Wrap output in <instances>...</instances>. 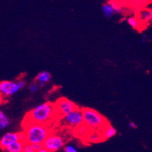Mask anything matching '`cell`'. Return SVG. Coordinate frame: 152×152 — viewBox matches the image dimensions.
<instances>
[{"label": "cell", "mask_w": 152, "mask_h": 152, "mask_svg": "<svg viewBox=\"0 0 152 152\" xmlns=\"http://www.w3.org/2000/svg\"><path fill=\"white\" fill-rule=\"evenodd\" d=\"M23 126L24 133L26 134V142L33 144H43L51 132L49 125L33 122L26 119H24Z\"/></svg>", "instance_id": "cell-1"}, {"label": "cell", "mask_w": 152, "mask_h": 152, "mask_svg": "<svg viewBox=\"0 0 152 152\" xmlns=\"http://www.w3.org/2000/svg\"><path fill=\"white\" fill-rule=\"evenodd\" d=\"M56 114L55 105L50 102H45L33 109L26 114L24 119L33 122L50 125Z\"/></svg>", "instance_id": "cell-2"}, {"label": "cell", "mask_w": 152, "mask_h": 152, "mask_svg": "<svg viewBox=\"0 0 152 152\" xmlns=\"http://www.w3.org/2000/svg\"><path fill=\"white\" fill-rule=\"evenodd\" d=\"M84 124L92 130H101L106 124L108 120L100 114L98 111L89 108L82 109Z\"/></svg>", "instance_id": "cell-3"}, {"label": "cell", "mask_w": 152, "mask_h": 152, "mask_svg": "<svg viewBox=\"0 0 152 152\" xmlns=\"http://www.w3.org/2000/svg\"><path fill=\"white\" fill-rule=\"evenodd\" d=\"M62 119H63V121H64L65 125H67L71 128H73L74 130L80 125L84 124L82 110H80L78 108L75 109L68 114L62 117Z\"/></svg>", "instance_id": "cell-4"}, {"label": "cell", "mask_w": 152, "mask_h": 152, "mask_svg": "<svg viewBox=\"0 0 152 152\" xmlns=\"http://www.w3.org/2000/svg\"><path fill=\"white\" fill-rule=\"evenodd\" d=\"M43 145L48 152H56L64 147V141L61 136L50 132L43 143Z\"/></svg>", "instance_id": "cell-5"}, {"label": "cell", "mask_w": 152, "mask_h": 152, "mask_svg": "<svg viewBox=\"0 0 152 152\" xmlns=\"http://www.w3.org/2000/svg\"><path fill=\"white\" fill-rule=\"evenodd\" d=\"M54 105H55V108H56L57 114L60 115L61 117L78 108L75 102H73L68 99L64 98V97L59 99L56 102V103H54Z\"/></svg>", "instance_id": "cell-6"}, {"label": "cell", "mask_w": 152, "mask_h": 152, "mask_svg": "<svg viewBox=\"0 0 152 152\" xmlns=\"http://www.w3.org/2000/svg\"><path fill=\"white\" fill-rule=\"evenodd\" d=\"M20 89L17 82L2 81L0 82V97L2 99L10 97Z\"/></svg>", "instance_id": "cell-7"}, {"label": "cell", "mask_w": 152, "mask_h": 152, "mask_svg": "<svg viewBox=\"0 0 152 152\" xmlns=\"http://www.w3.org/2000/svg\"><path fill=\"white\" fill-rule=\"evenodd\" d=\"M20 140V136H19L18 133H6L4 134L0 140V148L2 150L4 151L8 146H10V144H12V143L16 142Z\"/></svg>", "instance_id": "cell-8"}, {"label": "cell", "mask_w": 152, "mask_h": 152, "mask_svg": "<svg viewBox=\"0 0 152 152\" xmlns=\"http://www.w3.org/2000/svg\"><path fill=\"white\" fill-rule=\"evenodd\" d=\"M137 17L140 21L141 26L152 22V10L150 9H140L137 12Z\"/></svg>", "instance_id": "cell-9"}, {"label": "cell", "mask_w": 152, "mask_h": 152, "mask_svg": "<svg viewBox=\"0 0 152 152\" xmlns=\"http://www.w3.org/2000/svg\"><path fill=\"white\" fill-rule=\"evenodd\" d=\"M86 138V140H88V142L89 143H98L103 140L102 132L100 130H90Z\"/></svg>", "instance_id": "cell-10"}, {"label": "cell", "mask_w": 152, "mask_h": 152, "mask_svg": "<svg viewBox=\"0 0 152 152\" xmlns=\"http://www.w3.org/2000/svg\"><path fill=\"white\" fill-rule=\"evenodd\" d=\"M101 132H102L103 140H107V139H110V138L116 135V130L114 128L113 126H111L110 124H107L103 127V129L101 130Z\"/></svg>", "instance_id": "cell-11"}, {"label": "cell", "mask_w": 152, "mask_h": 152, "mask_svg": "<svg viewBox=\"0 0 152 152\" xmlns=\"http://www.w3.org/2000/svg\"><path fill=\"white\" fill-rule=\"evenodd\" d=\"M24 141L22 140H18L16 142L12 143V144H10V146L5 149V151L7 152H23L24 144H25Z\"/></svg>", "instance_id": "cell-12"}, {"label": "cell", "mask_w": 152, "mask_h": 152, "mask_svg": "<svg viewBox=\"0 0 152 152\" xmlns=\"http://www.w3.org/2000/svg\"><path fill=\"white\" fill-rule=\"evenodd\" d=\"M50 79H51V75L46 71L39 73L36 78V80L38 83H44V84L50 82Z\"/></svg>", "instance_id": "cell-13"}, {"label": "cell", "mask_w": 152, "mask_h": 152, "mask_svg": "<svg viewBox=\"0 0 152 152\" xmlns=\"http://www.w3.org/2000/svg\"><path fill=\"white\" fill-rule=\"evenodd\" d=\"M75 131L78 136L86 137V136L88 135V132L90 131V129L88 128L86 124H83L82 125H80L79 126H78L77 128L75 129Z\"/></svg>", "instance_id": "cell-14"}, {"label": "cell", "mask_w": 152, "mask_h": 152, "mask_svg": "<svg viewBox=\"0 0 152 152\" xmlns=\"http://www.w3.org/2000/svg\"><path fill=\"white\" fill-rule=\"evenodd\" d=\"M102 12L106 18H110L113 15L114 10L113 8L112 5L110 4V2H107L106 4H103L102 6Z\"/></svg>", "instance_id": "cell-15"}, {"label": "cell", "mask_w": 152, "mask_h": 152, "mask_svg": "<svg viewBox=\"0 0 152 152\" xmlns=\"http://www.w3.org/2000/svg\"><path fill=\"white\" fill-rule=\"evenodd\" d=\"M127 23L132 28L137 29V30H139L140 26H141V24H140V21H139L137 16H130V17H129L127 19Z\"/></svg>", "instance_id": "cell-16"}, {"label": "cell", "mask_w": 152, "mask_h": 152, "mask_svg": "<svg viewBox=\"0 0 152 152\" xmlns=\"http://www.w3.org/2000/svg\"><path fill=\"white\" fill-rule=\"evenodd\" d=\"M109 2L112 5L115 13H116V14H120L122 12L123 9L121 7V6H120V3L118 2V0H110Z\"/></svg>", "instance_id": "cell-17"}, {"label": "cell", "mask_w": 152, "mask_h": 152, "mask_svg": "<svg viewBox=\"0 0 152 152\" xmlns=\"http://www.w3.org/2000/svg\"><path fill=\"white\" fill-rule=\"evenodd\" d=\"M10 124V120L6 116H5L2 118H0V130H4L6 127H8Z\"/></svg>", "instance_id": "cell-18"}, {"label": "cell", "mask_w": 152, "mask_h": 152, "mask_svg": "<svg viewBox=\"0 0 152 152\" xmlns=\"http://www.w3.org/2000/svg\"><path fill=\"white\" fill-rule=\"evenodd\" d=\"M23 152H35L34 144L27 142L25 143V144H24Z\"/></svg>", "instance_id": "cell-19"}, {"label": "cell", "mask_w": 152, "mask_h": 152, "mask_svg": "<svg viewBox=\"0 0 152 152\" xmlns=\"http://www.w3.org/2000/svg\"><path fill=\"white\" fill-rule=\"evenodd\" d=\"M64 152H77V148L72 145H66L64 148Z\"/></svg>", "instance_id": "cell-20"}, {"label": "cell", "mask_w": 152, "mask_h": 152, "mask_svg": "<svg viewBox=\"0 0 152 152\" xmlns=\"http://www.w3.org/2000/svg\"><path fill=\"white\" fill-rule=\"evenodd\" d=\"M38 88H39L38 85L37 83H35V82H33V83L30 84V87H29V90L30 91V92L34 93V92H36L38 90Z\"/></svg>", "instance_id": "cell-21"}, {"label": "cell", "mask_w": 152, "mask_h": 152, "mask_svg": "<svg viewBox=\"0 0 152 152\" xmlns=\"http://www.w3.org/2000/svg\"><path fill=\"white\" fill-rule=\"evenodd\" d=\"M17 83H18L20 88H23L24 87H25V86H26V82H24L23 80H19L18 82H17Z\"/></svg>", "instance_id": "cell-22"}, {"label": "cell", "mask_w": 152, "mask_h": 152, "mask_svg": "<svg viewBox=\"0 0 152 152\" xmlns=\"http://www.w3.org/2000/svg\"><path fill=\"white\" fill-rule=\"evenodd\" d=\"M129 127L131 129H135L137 128V125L134 122H130L129 123Z\"/></svg>", "instance_id": "cell-23"}, {"label": "cell", "mask_w": 152, "mask_h": 152, "mask_svg": "<svg viewBox=\"0 0 152 152\" xmlns=\"http://www.w3.org/2000/svg\"><path fill=\"white\" fill-rule=\"evenodd\" d=\"M4 116H5L4 113L2 112V110H0V118H2V117H4Z\"/></svg>", "instance_id": "cell-24"}, {"label": "cell", "mask_w": 152, "mask_h": 152, "mask_svg": "<svg viewBox=\"0 0 152 152\" xmlns=\"http://www.w3.org/2000/svg\"><path fill=\"white\" fill-rule=\"evenodd\" d=\"M39 86H40V87L42 88V87H44V86H45V84H44V83H39Z\"/></svg>", "instance_id": "cell-25"}, {"label": "cell", "mask_w": 152, "mask_h": 152, "mask_svg": "<svg viewBox=\"0 0 152 152\" xmlns=\"http://www.w3.org/2000/svg\"><path fill=\"white\" fill-rule=\"evenodd\" d=\"M148 2H152V0H148Z\"/></svg>", "instance_id": "cell-26"}, {"label": "cell", "mask_w": 152, "mask_h": 152, "mask_svg": "<svg viewBox=\"0 0 152 152\" xmlns=\"http://www.w3.org/2000/svg\"><path fill=\"white\" fill-rule=\"evenodd\" d=\"M143 1H144V2H148V0H143Z\"/></svg>", "instance_id": "cell-27"}, {"label": "cell", "mask_w": 152, "mask_h": 152, "mask_svg": "<svg viewBox=\"0 0 152 152\" xmlns=\"http://www.w3.org/2000/svg\"><path fill=\"white\" fill-rule=\"evenodd\" d=\"M2 99L1 98V97H0V101H1V100H2Z\"/></svg>", "instance_id": "cell-28"}, {"label": "cell", "mask_w": 152, "mask_h": 152, "mask_svg": "<svg viewBox=\"0 0 152 152\" xmlns=\"http://www.w3.org/2000/svg\"><path fill=\"white\" fill-rule=\"evenodd\" d=\"M127 1H130V0H127Z\"/></svg>", "instance_id": "cell-29"}]
</instances>
